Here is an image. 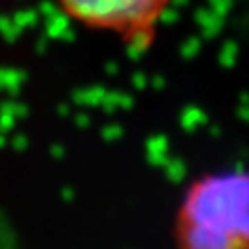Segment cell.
<instances>
[{"label": "cell", "instance_id": "cell-2", "mask_svg": "<svg viewBox=\"0 0 249 249\" xmlns=\"http://www.w3.org/2000/svg\"><path fill=\"white\" fill-rule=\"evenodd\" d=\"M73 24L118 39L130 53H145L159 32L171 0H53Z\"/></svg>", "mask_w": 249, "mask_h": 249}, {"label": "cell", "instance_id": "cell-1", "mask_svg": "<svg viewBox=\"0 0 249 249\" xmlns=\"http://www.w3.org/2000/svg\"><path fill=\"white\" fill-rule=\"evenodd\" d=\"M180 249H249V173L198 178L177 214Z\"/></svg>", "mask_w": 249, "mask_h": 249}]
</instances>
